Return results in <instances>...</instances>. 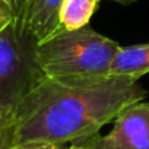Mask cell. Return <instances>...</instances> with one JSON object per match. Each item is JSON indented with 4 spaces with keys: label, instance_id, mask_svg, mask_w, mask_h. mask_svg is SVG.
I'll return each mask as SVG.
<instances>
[{
    "label": "cell",
    "instance_id": "obj_1",
    "mask_svg": "<svg viewBox=\"0 0 149 149\" xmlns=\"http://www.w3.org/2000/svg\"><path fill=\"white\" fill-rule=\"evenodd\" d=\"M145 97L146 91L129 76H44L13 111L12 143H81L98 134L123 108Z\"/></svg>",
    "mask_w": 149,
    "mask_h": 149
},
{
    "label": "cell",
    "instance_id": "obj_2",
    "mask_svg": "<svg viewBox=\"0 0 149 149\" xmlns=\"http://www.w3.org/2000/svg\"><path fill=\"white\" fill-rule=\"evenodd\" d=\"M120 48L118 42L88 26L60 29L37 44L35 58L45 78L94 79L108 76Z\"/></svg>",
    "mask_w": 149,
    "mask_h": 149
},
{
    "label": "cell",
    "instance_id": "obj_3",
    "mask_svg": "<svg viewBox=\"0 0 149 149\" xmlns=\"http://www.w3.org/2000/svg\"><path fill=\"white\" fill-rule=\"evenodd\" d=\"M37 44L12 19L0 28V108L15 111L44 78L35 58Z\"/></svg>",
    "mask_w": 149,
    "mask_h": 149
},
{
    "label": "cell",
    "instance_id": "obj_4",
    "mask_svg": "<svg viewBox=\"0 0 149 149\" xmlns=\"http://www.w3.org/2000/svg\"><path fill=\"white\" fill-rule=\"evenodd\" d=\"M113 121L107 134H95L81 143L89 149H149V102L127 105Z\"/></svg>",
    "mask_w": 149,
    "mask_h": 149
},
{
    "label": "cell",
    "instance_id": "obj_5",
    "mask_svg": "<svg viewBox=\"0 0 149 149\" xmlns=\"http://www.w3.org/2000/svg\"><path fill=\"white\" fill-rule=\"evenodd\" d=\"M63 0H28L22 28L41 42L60 31L58 12Z\"/></svg>",
    "mask_w": 149,
    "mask_h": 149
},
{
    "label": "cell",
    "instance_id": "obj_6",
    "mask_svg": "<svg viewBox=\"0 0 149 149\" xmlns=\"http://www.w3.org/2000/svg\"><path fill=\"white\" fill-rule=\"evenodd\" d=\"M149 73V44L121 47L113 60L110 74L139 79Z\"/></svg>",
    "mask_w": 149,
    "mask_h": 149
},
{
    "label": "cell",
    "instance_id": "obj_7",
    "mask_svg": "<svg viewBox=\"0 0 149 149\" xmlns=\"http://www.w3.org/2000/svg\"><path fill=\"white\" fill-rule=\"evenodd\" d=\"M100 0H63L58 24L61 31H76L88 26Z\"/></svg>",
    "mask_w": 149,
    "mask_h": 149
},
{
    "label": "cell",
    "instance_id": "obj_8",
    "mask_svg": "<svg viewBox=\"0 0 149 149\" xmlns=\"http://www.w3.org/2000/svg\"><path fill=\"white\" fill-rule=\"evenodd\" d=\"M13 111L0 108V149H9L12 143Z\"/></svg>",
    "mask_w": 149,
    "mask_h": 149
},
{
    "label": "cell",
    "instance_id": "obj_9",
    "mask_svg": "<svg viewBox=\"0 0 149 149\" xmlns=\"http://www.w3.org/2000/svg\"><path fill=\"white\" fill-rule=\"evenodd\" d=\"M26 6H28V0H5V12L13 22H16L21 26H22Z\"/></svg>",
    "mask_w": 149,
    "mask_h": 149
},
{
    "label": "cell",
    "instance_id": "obj_10",
    "mask_svg": "<svg viewBox=\"0 0 149 149\" xmlns=\"http://www.w3.org/2000/svg\"><path fill=\"white\" fill-rule=\"evenodd\" d=\"M9 149H61L57 145L51 143H41V142H31V143H18L10 146Z\"/></svg>",
    "mask_w": 149,
    "mask_h": 149
},
{
    "label": "cell",
    "instance_id": "obj_11",
    "mask_svg": "<svg viewBox=\"0 0 149 149\" xmlns=\"http://www.w3.org/2000/svg\"><path fill=\"white\" fill-rule=\"evenodd\" d=\"M9 19H10V18L8 16V13H6V12L2 9V8H0V28H2V26H3L8 21H9Z\"/></svg>",
    "mask_w": 149,
    "mask_h": 149
},
{
    "label": "cell",
    "instance_id": "obj_12",
    "mask_svg": "<svg viewBox=\"0 0 149 149\" xmlns=\"http://www.w3.org/2000/svg\"><path fill=\"white\" fill-rule=\"evenodd\" d=\"M66 149H89V148H86V146L82 145V143H74V145H72V146H69V148H66Z\"/></svg>",
    "mask_w": 149,
    "mask_h": 149
},
{
    "label": "cell",
    "instance_id": "obj_13",
    "mask_svg": "<svg viewBox=\"0 0 149 149\" xmlns=\"http://www.w3.org/2000/svg\"><path fill=\"white\" fill-rule=\"evenodd\" d=\"M111 2H116V3H121V5H130L136 0H111Z\"/></svg>",
    "mask_w": 149,
    "mask_h": 149
},
{
    "label": "cell",
    "instance_id": "obj_14",
    "mask_svg": "<svg viewBox=\"0 0 149 149\" xmlns=\"http://www.w3.org/2000/svg\"><path fill=\"white\" fill-rule=\"evenodd\" d=\"M0 8L5 10V0H0Z\"/></svg>",
    "mask_w": 149,
    "mask_h": 149
}]
</instances>
